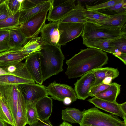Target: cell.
<instances>
[{
	"label": "cell",
	"instance_id": "1",
	"mask_svg": "<svg viewBox=\"0 0 126 126\" xmlns=\"http://www.w3.org/2000/svg\"><path fill=\"white\" fill-rule=\"evenodd\" d=\"M108 60L105 52L88 47L81 50L66 60L67 67L65 73L69 79L76 78L89 71L102 67L108 63Z\"/></svg>",
	"mask_w": 126,
	"mask_h": 126
},
{
	"label": "cell",
	"instance_id": "2",
	"mask_svg": "<svg viewBox=\"0 0 126 126\" xmlns=\"http://www.w3.org/2000/svg\"><path fill=\"white\" fill-rule=\"evenodd\" d=\"M40 64L43 81L63 71L65 57L60 47L44 44L39 51Z\"/></svg>",
	"mask_w": 126,
	"mask_h": 126
},
{
	"label": "cell",
	"instance_id": "3",
	"mask_svg": "<svg viewBox=\"0 0 126 126\" xmlns=\"http://www.w3.org/2000/svg\"><path fill=\"white\" fill-rule=\"evenodd\" d=\"M80 126H126L116 116L103 112L96 108L84 110Z\"/></svg>",
	"mask_w": 126,
	"mask_h": 126
},
{
	"label": "cell",
	"instance_id": "4",
	"mask_svg": "<svg viewBox=\"0 0 126 126\" xmlns=\"http://www.w3.org/2000/svg\"><path fill=\"white\" fill-rule=\"evenodd\" d=\"M122 28L103 26L87 22L84 24L81 37L83 39L116 38L126 33L123 32Z\"/></svg>",
	"mask_w": 126,
	"mask_h": 126
},
{
	"label": "cell",
	"instance_id": "5",
	"mask_svg": "<svg viewBox=\"0 0 126 126\" xmlns=\"http://www.w3.org/2000/svg\"><path fill=\"white\" fill-rule=\"evenodd\" d=\"M17 85L24 98L26 109L34 106L40 99L49 95L46 87L42 85L26 83Z\"/></svg>",
	"mask_w": 126,
	"mask_h": 126
},
{
	"label": "cell",
	"instance_id": "6",
	"mask_svg": "<svg viewBox=\"0 0 126 126\" xmlns=\"http://www.w3.org/2000/svg\"><path fill=\"white\" fill-rule=\"evenodd\" d=\"M48 10L40 12L21 24L19 29L27 38L38 37L40 31L45 24Z\"/></svg>",
	"mask_w": 126,
	"mask_h": 126
},
{
	"label": "cell",
	"instance_id": "7",
	"mask_svg": "<svg viewBox=\"0 0 126 126\" xmlns=\"http://www.w3.org/2000/svg\"><path fill=\"white\" fill-rule=\"evenodd\" d=\"M84 24L66 22L58 23L60 35L58 46L59 47L77 38L83 32Z\"/></svg>",
	"mask_w": 126,
	"mask_h": 126
},
{
	"label": "cell",
	"instance_id": "8",
	"mask_svg": "<svg viewBox=\"0 0 126 126\" xmlns=\"http://www.w3.org/2000/svg\"><path fill=\"white\" fill-rule=\"evenodd\" d=\"M75 0H52L47 19L50 22L58 21L75 8Z\"/></svg>",
	"mask_w": 126,
	"mask_h": 126
},
{
	"label": "cell",
	"instance_id": "9",
	"mask_svg": "<svg viewBox=\"0 0 126 126\" xmlns=\"http://www.w3.org/2000/svg\"><path fill=\"white\" fill-rule=\"evenodd\" d=\"M46 88L49 95L54 100L63 102L65 98L68 97L73 102L77 99L74 90L68 85L58 83L54 81L46 87Z\"/></svg>",
	"mask_w": 126,
	"mask_h": 126
},
{
	"label": "cell",
	"instance_id": "10",
	"mask_svg": "<svg viewBox=\"0 0 126 126\" xmlns=\"http://www.w3.org/2000/svg\"><path fill=\"white\" fill-rule=\"evenodd\" d=\"M92 71L85 74L74 84V90L77 99L84 100L89 96L91 89L95 81Z\"/></svg>",
	"mask_w": 126,
	"mask_h": 126
},
{
	"label": "cell",
	"instance_id": "11",
	"mask_svg": "<svg viewBox=\"0 0 126 126\" xmlns=\"http://www.w3.org/2000/svg\"><path fill=\"white\" fill-rule=\"evenodd\" d=\"M41 53L40 51L31 54L26 59L25 65L33 80L37 84L43 82L40 64Z\"/></svg>",
	"mask_w": 126,
	"mask_h": 126
},
{
	"label": "cell",
	"instance_id": "12",
	"mask_svg": "<svg viewBox=\"0 0 126 126\" xmlns=\"http://www.w3.org/2000/svg\"><path fill=\"white\" fill-rule=\"evenodd\" d=\"M40 32L41 39L43 43L58 46L60 35L58 21L52 22L45 24Z\"/></svg>",
	"mask_w": 126,
	"mask_h": 126
},
{
	"label": "cell",
	"instance_id": "13",
	"mask_svg": "<svg viewBox=\"0 0 126 126\" xmlns=\"http://www.w3.org/2000/svg\"><path fill=\"white\" fill-rule=\"evenodd\" d=\"M120 37L114 39H83V44L88 47L99 49L112 53L115 56L119 54L121 52L115 47L111 46L110 44L112 42Z\"/></svg>",
	"mask_w": 126,
	"mask_h": 126
},
{
	"label": "cell",
	"instance_id": "14",
	"mask_svg": "<svg viewBox=\"0 0 126 126\" xmlns=\"http://www.w3.org/2000/svg\"><path fill=\"white\" fill-rule=\"evenodd\" d=\"M88 101L95 107L102 109L112 114L122 117L126 122V114L121 109L120 104L103 100L95 97L89 99Z\"/></svg>",
	"mask_w": 126,
	"mask_h": 126
},
{
	"label": "cell",
	"instance_id": "15",
	"mask_svg": "<svg viewBox=\"0 0 126 126\" xmlns=\"http://www.w3.org/2000/svg\"><path fill=\"white\" fill-rule=\"evenodd\" d=\"M21 48L13 49L10 52L0 57V67H5L17 64L31 54L23 53Z\"/></svg>",
	"mask_w": 126,
	"mask_h": 126
},
{
	"label": "cell",
	"instance_id": "16",
	"mask_svg": "<svg viewBox=\"0 0 126 126\" xmlns=\"http://www.w3.org/2000/svg\"><path fill=\"white\" fill-rule=\"evenodd\" d=\"M52 99L48 96L39 100L35 105L38 118L42 121L49 119L52 112Z\"/></svg>",
	"mask_w": 126,
	"mask_h": 126
},
{
	"label": "cell",
	"instance_id": "17",
	"mask_svg": "<svg viewBox=\"0 0 126 126\" xmlns=\"http://www.w3.org/2000/svg\"><path fill=\"white\" fill-rule=\"evenodd\" d=\"M86 10L78 0L77 4L75 8L64 17L58 21V23L70 22L84 24L87 22L86 18L84 16V12Z\"/></svg>",
	"mask_w": 126,
	"mask_h": 126
},
{
	"label": "cell",
	"instance_id": "18",
	"mask_svg": "<svg viewBox=\"0 0 126 126\" xmlns=\"http://www.w3.org/2000/svg\"><path fill=\"white\" fill-rule=\"evenodd\" d=\"M92 71L95 76V80L91 88L101 84L105 78L110 77L113 80L118 77L119 74V72L117 68L111 67H102Z\"/></svg>",
	"mask_w": 126,
	"mask_h": 126
},
{
	"label": "cell",
	"instance_id": "19",
	"mask_svg": "<svg viewBox=\"0 0 126 126\" xmlns=\"http://www.w3.org/2000/svg\"><path fill=\"white\" fill-rule=\"evenodd\" d=\"M52 4V0H48L32 8L21 11L19 19L20 25L40 12L46 10H49Z\"/></svg>",
	"mask_w": 126,
	"mask_h": 126
},
{
	"label": "cell",
	"instance_id": "20",
	"mask_svg": "<svg viewBox=\"0 0 126 126\" xmlns=\"http://www.w3.org/2000/svg\"><path fill=\"white\" fill-rule=\"evenodd\" d=\"M9 43L12 49L21 48L29 39L20 31L19 27L8 31Z\"/></svg>",
	"mask_w": 126,
	"mask_h": 126
},
{
	"label": "cell",
	"instance_id": "21",
	"mask_svg": "<svg viewBox=\"0 0 126 126\" xmlns=\"http://www.w3.org/2000/svg\"><path fill=\"white\" fill-rule=\"evenodd\" d=\"M121 87V85L116 83H112L106 90L94 97L110 102H116L117 97L120 92Z\"/></svg>",
	"mask_w": 126,
	"mask_h": 126
},
{
	"label": "cell",
	"instance_id": "22",
	"mask_svg": "<svg viewBox=\"0 0 126 126\" xmlns=\"http://www.w3.org/2000/svg\"><path fill=\"white\" fill-rule=\"evenodd\" d=\"M5 68L6 71L12 75L34 81L28 71L25 63L20 62L17 64Z\"/></svg>",
	"mask_w": 126,
	"mask_h": 126
},
{
	"label": "cell",
	"instance_id": "23",
	"mask_svg": "<svg viewBox=\"0 0 126 126\" xmlns=\"http://www.w3.org/2000/svg\"><path fill=\"white\" fill-rule=\"evenodd\" d=\"M63 120L80 125L83 117V112L77 109L67 107L62 110Z\"/></svg>",
	"mask_w": 126,
	"mask_h": 126
},
{
	"label": "cell",
	"instance_id": "24",
	"mask_svg": "<svg viewBox=\"0 0 126 126\" xmlns=\"http://www.w3.org/2000/svg\"><path fill=\"white\" fill-rule=\"evenodd\" d=\"M110 16V19L96 24L103 26L121 28L126 24V13Z\"/></svg>",
	"mask_w": 126,
	"mask_h": 126
},
{
	"label": "cell",
	"instance_id": "25",
	"mask_svg": "<svg viewBox=\"0 0 126 126\" xmlns=\"http://www.w3.org/2000/svg\"><path fill=\"white\" fill-rule=\"evenodd\" d=\"M20 12L13 14L0 21V30L9 31L19 27V17Z\"/></svg>",
	"mask_w": 126,
	"mask_h": 126
},
{
	"label": "cell",
	"instance_id": "26",
	"mask_svg": "<svg viewBox=\"0 0 126 126\" xmlns=\"http://www.w3.org/2000/svg\"><path fill=\"white\" fill-rule=\"evenodd\" d=\"M27 109L23 96L20 99L17 107L15 126H25L27 123Z\"/></svg>",
	"mask_w": 126,
	"mask_h": 126
},
{
	"label": "cell",
	"instance_id": "27",
	"mask_svg": "<svg viewBox=\"0 0 126 126\" xmlns=\"http://www.w3.org/2000/svg\"><path fill=\"white\" fill-rule=\"evenodd\" d=\"M42 45L41 37H37L31 38L22 47L21 51L23 53L27 54L39 51L42 48Z\"/></svg>",
	"mask_w": 126,
	"mask_h": 126
},
{
	"label": "cell",
	"instance_id": "28",
	"mask_svg": "<svg viewBox=\"0 0 126 126\" xmlns=\"http://www.w3.org/2000/svg\"><path fill=\"white\" fill-rule=\"evenodd\" d=\"M26 83H35L34 81L11 75L0 76V84L18 85Z\"/></svg>",
	"mask_w": 126,
	"mask_h": 126
},
{
	"label": "cell",
	"instance_id": "29",
	"mask_svg": "<svg viewBox=\"0 0 126 126\" xmlns=\"http://www.w3.org/2000/svg\"><path fill=\"white\" fill-rule=\"evenodd\" d=\"M84 16L86 19L87 22L97 24L104 21L110 18V15H107L96 10H85Z\"/></svg>",
	"mask_w": 126,
	"mask_h": 126
},
{
	"label": "cell",
	"instance_id": "30",
	"mask_svg": "<svg viewBox=\"0 0 126 126\" xmlns=\"http://www.w3.org/2000/svg\"><path fill=\"white\" fill-rule=\"evenodd\" d=\"M105 14L112 15L126 13V0L122 1L113 6L97 11Z\"/></svg>",
	"mask_w": 126,
	"mask_h": 126
},
{
	"label": "cell",
	"instance_id": "31",
	"mask_svg": "<svg viewBox=\"0 0 126 126\" xmlns=\"http://www.w3.org/2000/svg\"><path fill=\"white\" fill-rule=\"evenodd\" d=\"M0 118L7 123L15 126L11 111L5 103L0 97Z\"/></svg>",
	"mask_w": 126,
	"mask_h": 126
},
{
	"label": "cell",
	"instance_id": "32",
	"mask_svg": "<svg viewBox=\"0 0 126 126\" xmlns=\"http://www.w3.org/2000/svg\"><path fill=\"white\" fill-rule=\"evenodd\" d=\"M8 31L0 30V53L12 49L9 43Z\"/></svg>",
	"mask_w": 126,
	"mask_h": 126
},
{
	"label": "cell",
	"instance_id": "33",
	"mask_svg": "<svg viewBox=\"0 0 126 126\" xmlns=\"http://www.w3.org/2000/svg\"><path fill=\"white\" fill-rule=\"evenodd\" d=\"M110 45L115 47L121 53L126 54V33H123L120 37L112 42Z\"/></svg>",
	"mask_w": 126,
	"mask_h": 126
},
{
	"label": "cell",
	"instance_id": "34",
	"mask_svg": "<svg viewBox=\"0 0 126 126\" xmlns=\"http://www.w3.org/2000/svg\"><path fill=\"white\" fill-rule=\"evenodd\" d=\"M122 0H112L94 5L85 4L86 9L88 11L96 10H101L111 6L122 1Z\"/></svg>",
	"mask_w": 126,
	"mask_h": 126
},
{
	"label": "cell",
	"instance_id": "35",
	"mask_svg": "<svg viewBox=\"0 0 126 126\" xmlns=\"http://www.w3.org/2000/svg\"><path fill=\"white\" fill-rule=\"evenodd\" d=\"M9 0H0V21L13 15L8 5Z\"/></svg>",
	"mask_w": 126,
	"mask_h": 126
},
{
	"label": "cell",
	"instance_id": "36",
	"mask_svg": "<svg viewBox=\"0 0 126 126\" xmlns=\"http://www.w3.org/2000/svg\"><path fill=\"white\" fill-rule=\"evenodd\" d=\"M27 124L31 125L36 122L38 117L35 105L27 109Z\"/></svg>",
	"mask_w": 126,
	"mask_h": 126
},
{
	"label": "cell",
	"instance_id": "37",
	"mask_svg": "<svg viewBox=\"0 0 126 126\" xmlns=\"http://www.w3.org/2000/svg\"><path fill=\"white\" fill-rule=\"evenodd\" d=\"M48 0H23L22 3L21 11L35 7Z\"/></svg>",
	"mask_w": 126,
	"mask_h": 126
},
{
	"label": "cell",
	"instance_id": "38",
	"mask_svg": "<svg viewBox=\"0 0 126 126\" xmlns=\"http://www.w3.org/2000/svg\"><path fill=\"white\" fill-rule=\"evenodd\" d=\"M22 0H9L8 5L13 14L21 11Z\"/></svg>",
	"mask_w": 126,
	"mask_h": 126
},
{
	"label": "cell",
	"instance_id": "39",
	"mask_svg": "<svg viewBox=\"0 0 126 126\" xmlns=\"http://www.w3.org/2000/svg\"><path fill=\"white\" fill-rule=\"evenodd\" d=\"M110 84H106L101 83L91 88L89 93V96L94 97L96 95L106 90L110 86Z\"/></svg>",
	"mask_w": 126,
	"mask_h": 126
},
{
	"label": "cell",
	"instance_id": "40",
	"mask_svg": "<svg viewBox=\"0 0 126 126\" xmlns=\"http://www.w3.org/2000/svg\"><path fill=\"white\" fill-rule=\"evenodd\" d=\"M30 126H53L49 119L42 121L39 118L38 120Z\"/></svg>",
	"mask_w": 126,
	"mask_h": 126
},
{
	"label": "cell",
	"instance_id": "41",
	"mask_svg": "<svg viewBox=\"0 0 126 126\" xmlns=\"http://www.w3.org/2000/svg\"><path fill=\"white\" fill-rule=\"evenodd\" d=\"M116 57L119 58L125 64H126V54L121 53L119 55L115 56Z\"/></svg>",
	"mask_w": 126,
	"mask_h": 126
},
{
	"label": "cell",
	"instance_id": "42",
	"mask_svg": "<svg viewBox=\"0 0 126 126\" xmlns=\"http://www.w3.org/2000/svg\"><path fill=\"white\" fill-rule=\"evenodd\" d=\"M113 80L112 78L110 77H108L105 78L102 81L101 83L106 84H110L111 83L112 80Z\"/></svg>",
	"mask_w": 126,
	"mask_h": 126
},
{
	"label": "cell",
	"instance_id": "43",
	"mask_svg": "<svg viewBox=\"0 0 126 126\" xmlns=\"http://www.w3.org/2000/svg\"><path fill=\"white\" fill-rule=\"evenodd\" d=\"M63 102L64 104L66 105H69L72 102L71 99L68 97L65 98L64 99Z\"/></svg>",
	"mask_w": 126,
	"mask_h": 126
},
{
	"label": "cell",
	"instance_id": "44",
	"mask_svg": "<svg viewBox=\"0 0 126 126\" xmlns=\"http://www.w3.org/2000/svg\"><path fill=\"white\" fill-rule=\"evenodd\" d=\"M120 108L124 113L126 114V102L120 104Z\"/></svg>",
	"mask_w": 126,
	"mask_h": 126
},
{
	"label": "cell",
	"instance_id": "45",
	"mask_svg": "<svg viewBox=\"0 0 126 126\" xmlns=\"http://www.w3.org/2000/svg\"><path fill=\"white\" fill-rule=\"evenodd\" d=\"M7 74L11 75L6 71L5 67H0V76Z\"/></svg>",
	"mask_w": 126,
	"mask_h": 126
},
{
	"label": "cell",
	"instance_id": "46",
	"mask_svg": "<svg viewBox=\"0 0 126 126\" xmlns=\"http://www.w3.org/2000/svg\"><path fill=\"white\" fill-rule=\"evenodd\" d=\"M58 126H73L72 125L65 121H63L61 124Z\"/></svg>",
	"mask_w": 126,
	"mask_h": 126
},
{
	"label": "cell",
	"instance_id": "47",
	"mask_svg": "<svg viewBox=\"0 0 126 126\" xmlns=\"http://www.w3.org/2000/svg\"><path fill=\"white\" fill-rule=\"evenodd\" d=\"M13 49L0 53V57L3 55L8 53L12 51Z\"/></svg>",
	"mask_w": 126,
	"mask_h": 126
},
{
	"label": "cell",
	"instance_id": "48",
	"mask_svg": "<svg viewBox=\"0 0 126 126\" xmlns=\"http://www.w3.org/2000/svg\"><path fill=\"white\" fill-rule=\"evenodd\" d=\"M0 126H6L4 122L0 118Z\"/></svg>",
	"mask_w": 126,
	"mask_h": 126
},
{
	"label": "cell",
	"instance_id": "49",
	"mask_svg": "<svg viewBox=\"0 0 126 126\" xmlns=\"http://www.w3.org/2000/svg\"><path fill=\"white\" fill-rule=\"evenodd\" d=\"M4 123L6 126H14L10 124L7 123L5 122H4Z\"/></svg>",
	"mask_w": 126,
	"mask_h": 126
}]
</instances>
